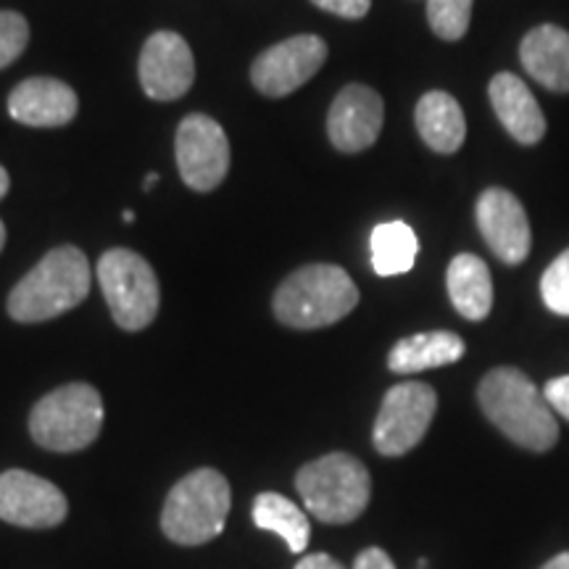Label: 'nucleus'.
Here are the masks:
<instances>
[{
  "label": "nucleus",
  "mask_w": 569,
  "mask_h": 569,
  "mask_svg": "<svg viewBox=\"0 0 569 569\" xmlns=\"http://www.w3.org/2000/svg\"><path fill=\"white\" fill-rule=\"evenodd\" d=\"M478 401L486 417L517 446L551 451L559 440V422L543 390L515 367H498L482 377Z\"/></svg>",
  "instance_id": "obj_1"
},
{
  "label": "nucleus",
  "mask_w": 569,
  "mask_h": 569,
  "mask_svg": "<svg viewBox=\"0 0 569 569\" xmlns=\"http://www.w3.org/2000/svg\"><path fill=\"white\" fill-rule=\"evenodd\" d=\"M90 261L80 248H53L11 290L9 315L24 325L48 322V319L67 315L77 303H82L90 293Z\"/></svg>",
  "instance_id": "obj_2"
},
{
  "label": "nucleus",
  "mask_w": 569,
  "mask_h": 569,
  "mask_svg": "<svg viewBox=\"0 0 569 569\" xmlns=\"http://www.w3.org/2000/svg\"><path fill=\"white\" fill-rule=\"evenodd\" d=\"M359 288L338 264H309L282 280L274 293V315L293 330H319L351 315Z\"/></svg>",
  "instance_id": "obj_3"
},
{
  "label": "nucleus",
  "mask_w": 569,
  "mask_h": 569,
  "mask_svg": "<svg viewBox=\"0 0 569 569\" xmlns=\"http://www.w3.org/2000/svg\"><path fill=\"white\" fill-rule=\"evenodd\" d=\"M230 482L217 469H196L169 490L161 530L172 543L203 546L224 530L230 515Z\"/></svg>",
  "instance_id": "obj_4"
},
{
  "label": "nucleus",
  "mask_w": 569,
  "mask_h": 569,
  "mask_svg": "<svg viewBox=\"0 0 569 569\" xmlns=\"http://www.w3.org/2000/svg\"><path fill=\"white\" fill-rule=\"evenodd\" d=\"M309 515L325 525H348L365 515L372 498V478L351 453H327L296 475Z\"/></svg>",
  "instance_id": "obj_5"
},
{
  "label": "nucleus",
  "mask_w": 569,
  "mask_h": 569,
  "mask_svg": "<svg viewBox=\"0 0 569 569\" xmlns=\"http://www.w3.org/2000/svg\"><path fill=\"white\" fill-rule=\"evenodd\" d=\"M103 398L88 382H69L42 396L30 415L34 443L56 453H74L101 436Z\"/></svg>",
  "instance_id": "obj_6"
},
{
  "label": "nucleus",
  "mask_w": 569,
  "mask_h": 569,
  "mask_svg": "<svg viewBox=\"0 0 569 569\" xmlns=\"http://www.w3.org/2000/svg\"><path fill=\"white\" fill-rule=\"evenodd\" d=\"M98 282L109 303L113 322L127 332H138L159 315L161 290L153 267L140 253L111 248L98 261Z\"/></svg>",
  "instance_id": "obj_7"
},
{
  "label": "nucleus",
  "mask_w": 569,
  "mask_h": 569,
  "mask_svg": "<svg viewBox=\"0 0 569 569\" xmlns=\"http://www.w3.org/2000/svg\"><path fill=\"white\" fill-rule=\"evenodd\" d=\"M438 411V393L427 382H401L382 398L375 422V448L382 457H403L422 443Z\"/></svg>",
  "instance_id": "obj_8"
},
{
  "label": "nucleus",
  "mask_w": 569,
  "mask_h": 569,
  "mask_svg": "<svg viewBox=\"0 0 569 569\" xmlns=\"http://www.w3.org/2000/svg\"><path fill=\"white\" fill-rule=\"evenodd\" d=\"M177 169L182 182L198 193H209L230 172V140L219 122L206 113H190L177 127Z\"/></svg>",
  "instance_id": "obj_9"
},
{
  "label": "nucleus",
  "mask_w": 569,
  "mask_h": 569,
  "mask_svg": "<svg viewBox=\"0 0 569 569\" xmlns=\"http://www.w3.org/2000/svg\"><path fill=\"white\" fill-rule=\"evenodd\" d=\"M327 61V42L317 34L296 38L267 48L251 67L253 88L269 98H282L303 88Z\"/></svg>",
  "instance_id": "obj_10"
},
{
  "label": "nucleus",
  "mask_w": 569,
  "mask_h": 569,
  "mask_svg": "<svg viewBox=\"0 0 569 569\" xmlns=\"http://www.w3.org/2000/svg\"><path fill=\"white\" fill-rule=\"evenodd\" d=\"M69 515L67 496L51 480L24 469L0 472V519L17 528L48 530Z\"/></svg>",
  "instance_id": "obj_11"
},
{
  "label": "nucleus",
  "mask_w": 569,
  "mask_h": 569,
  "mask_svg": "<svg viewBox=\"0 0 569 569\" xmlns=\"http://www.w3.org/2000/svg\"><path fill=\"white\" fill-rule=\"evenodd\" d=\"M140 84L153 101H177L193 88L196 59L182 34L161 30L146 40L140 53Z\"/></svg>",
  "instance_id": "obj_12"
},
{
  "label": "nucleus",
  "mask_w": 569,
  "mask_h": 569,
  "mask_svg": "<svg viewBox=\"0 0 569 569\" xmlns=\"http://www.w3.org/2000/svg\"><path fill=\"white\" fill-rule=\"evenodd\" d=\"M475 217H478L480 234L486 238L488 248L503 264L517 267L528 259L532 246L530 219L515 193L503 188H488L478 198Z\"/></svg>",
  "instance_id": "obj_13"
},
{
  "label": "nucleus",
  "mask_w": 569,
  "mask_h": 569,
  "mask_svg": "<svg viewBox=\"0 0 569 569\" xmlns=\"http://www.w3.org/2000/svg\"><path fill=\"white\" fill-rule=\"evenodd\" d=\"M382 119H386V106L380 92L367 84H346L327 113V134L338 151L359 153L380 138Z\"/></svg>",
  "instance_id": "obj_14"
},
{
  "label": "nucleus",
  "mask_w": 569,
  "mask_h": 569,
  "mask_svg": "<svg viewBox=\"0 0 569 569\" xmlns=\"http://www.w3.org/2000/svg\"><path fill=\"white\" fill-rule=\"evenodd\" d=\"M80 111V98L67 82L32 77L11 90L9 113L27 127H63Z\"/></svg>",
  "instance_id": "obj_15"
},
{
  "label": "nucleus",
  "mask_w": 569,
  "mask_h": 569,
  "mask_svg": "<svg viewBox=\"0 0 569 569\" xmlns=\"http://www.w3.org/2000/svg\"><path fill=\"white\" fill-rule=\"evenodd\" d=\"M488 96L498 122L503 124V130L517 142L536 146L538 140H543L549 124H546V117L540 111L536 96H532L528 84L519 80L517 74H511V71L496 74L488 84Z\"/></svg>",
  "instance_id": "obj_16"
},
{
  "label": "nucleus",
  "mask_w": 569,
  "mask_h": 569,
  "mask_svg": "<svg viewBox=\"0 0 569 569\" xmlns=\"http://www.w3.org/2000/svg\"><path fill=\"white\" fill-rule=\"evenodd\" d=\"M519 61L538 84L551 92H569V32L540 24L519 42Z\"/></svg>",
  "instance_id": "obj_17"
},
{
  "label": "nucleus",
  "mask_w": 569,
  "mask_h": 569,
  "mask_svg": "<svg viewBox=\"0 0 569 569\" xmlns=\"http://www.w3.org/2000/svg\"><path fill=\"white\" fill-rule=\"evenodd\" d=\"M417 130L436 153H457L465 146L467 119L459 101L443 90H430L419 98L415 111Z\"/></svg>",
  "instance_id": "obj_18"
},
{
  "label": "nucleus",
  "mask_w": 569,
  "mask_h": 569,
  "mask_svg": "<svg viewBox=\"0 0 569 569\" xmlns=\"http://www.w3.org/2000/svg\"><path fill=\"white\" fill-rule=\"evenodd\" d=\"M446 288L453 309L469 322H482L493 309V280L480 256L459 253L448 264Z\"/></svg>",
  "instance_id": "obj_19"
},
{
  "label": "nucleus",
  "mask_w": 569,
  "mask_h": 569,
  "mask_svg": "<svg viewBox=\"0 0 569 569\" xmlns=\"http://www.w3.org/2000/svg\"><path fill=\"white\" fill-rule=\"evenodd\" d=\"M465 351V340L457 332H419V336L398 340L388 356V367L396 375H415L425 372V369L457 365Z\"/></svg>",
  "instance_id": "obj_20"
},
{
  "label": "nucleus",
  "mask_w": 569,
  "mask_h": 569,
  "mask_svg": "<svg viewBox=\"0 0 569 569\" xmlns=\"http://www.w3.org/2000/svg\"><path fill=\"white\" fill-rule=\"evenodd\" d=\"M253 522L259 530H269L280 536L288 551L303 553L311 538L309 517L296 507L290 498L280 493H259L253 498Z\"/></svg>",
  "instance_id": "obj_21"
},
{
  "label": "nucleus",
  "mask_w": 569,
  "mask_h": 569,
  "mask_svg": "<svg viewBox=\"0 0 569 569\" xmlns=\"http://www.w3.org/2000/svg\"><path fill=\"white\" fill-rule=\"evenodd\" d=\"M369 251H372V269L380 277L407 274L419 253L417 232L407 222H382L372 230Z\"/></svg>",
  "instance_id": "obj_22"
},
{
  "label": "nucleus",
  "mask_w": 569,
  "mask_h": 569,
  "mask_svg": "<svg viewBox=\"0 0 569 569\" xmlns=\"http://www.w3.org/2000/svg\"><path fill=\"white\" fill-rule=\"evenodd\" d=\"M475 0H427V21L440 40H461L472 21Z\"/></svg>",
  "instance_id": "obj_23"
},
{
  "label": "nucleus",
  "mask_w": 569,
  "mask_h": 569,
  "mask_svg": "<svg viewBox=\"0 0 569 569\" xmlns=\"http://www.w3.org/2000/svg\"><path fill=\"white\" fill-rule=\"evenodd\" d=\"M540 298L553 315L569 317V248L559 253L540 277Z\"/></svg>",
  "instance_id": "obj_24"
},
{
  "label": "nucleus",
  "mask_w": 569,
  "mask_h": 569,
  "mask_svg": "<svg viewBox=\"0 0 569 569\" xmlns=\"http://www.w3.org/2000/svg\"><path fill=\"white\" fill-rule=\"evenodd\" d=\"M30 42V24L17 11H0V69H6L24 53Z\"/></svg>",
  "instance_id": "obj_25"
},
{
  "label": "nucleus",
  "mask_w": 569,
  "mask_h": 569,
  "mask_svg": "<svg viewBox=\"0 0 569 569\" xmlns=\"http://www.w3.org/2000/svg\"><path fill=\"white\" fill-rule=\"evenodd\" d=\"M311 3L327 13H336V17L365 19L369 13V6H372V0H311Z\"/></svg>",
  "instance_id": "obj_26"
},
{
  "label": "nucleus",
  "mask_w": 569,
  "mask_h": 569,
  "mask_svg": "<svg viewBox=\"0 0 569 569\" xmlns=\"http://www.w3.org/2000/svg\"><path fill=\"white\" fill-rule=\"evenodd\" d=\"M543 396L546 401H549V407L553 409V415L569 419V375L553 377V380L546 382Z\"/></svg>",
  "instance_id": "obj_27"
},
{
  "label": "nucleus",
  "mask_w": 569,
  "mask_h": 569,
  "mask_svg": "<svg viewBox=\"0 0 569 569\" xmlns=\"http://www.w3.org/2000/svg\"><path fill=\"white\" fill-rule=\"evenodd\" d=\"M353 569H396V565L386 551L377 549V546H369V549H365L356 557Z\"/></svg>",
  "instance_id": "obj_28"
},
{
  "label": "nucleus",
  "mask_w": 569,
  "mask_h": 569,
  "mask_svg": "<svg viewBox=\"0 0 569 569\" xmlns=\"http://www.w3.org/2000/svg\"><path fill=\"white\" fill-rule=\"evenodd\" d=\"M296 569H346V567L340 565L336 557H330V553H309V557L298 561Z\"/></svg>",
  "instance_id": "obj_29"
},
{
  "label": "nucleus",
  "mask_w": 569,
  "mask_h": 569,
  "mask_svg": "<svg viewBox=\"0 0 569 569\" xmlns=\"http://www.w3.org/2000/svg\"><path fill=\"white\" fill-rule=\"evenodd\" d=\"M540 569H569V551L557 553V557H553L551 561H546Z\"/></svg>",
  "instance_id": "obj_30"
},
{
  "label": "nucleus",
  "mask_w": 569,
  "mask_h": 569,
  "mask_svg": "<svg viewBox=\"0 0 569 569\" xmlns=\"http://www.w3.org/2000/svg\"><path fill=\"white\" fill-rule=\"evenodd\" d=\"M9 184H11V180H9V172H6V169L0 167V198H3L6 193H9Z\"/></svg>",
  "instance_id": "obj_31"
},
{
  "label": "nucleus",
  "mask_w": 569,
  "mask_h": 569,
  "mask_svg": "<svg viewBox=\"0 0 569 569\" xmlns=\"http://www.w3.org/2000/svg\"><path fill=\"white\" fill-rule=\"evenodd\" d=\"M156 182H159V174L151 172V174L146 177V182H142V190H153V184H156Z\"/></svg>",
  "instance_id": "obj_32"
},
{
  "label": "nucleus",
  "mask_w": 569,
  "mask_h": 569,
  "mask_svg": "<svg viewBox=\"0 0 569 569\" xmlns=\"http://www.w3.org/2000/svg\"><path fill=\"white\" fill-rule=\"evenodd\" d=\"M3 246H6V227L0 222V251H3Z\"/></svg>",
  "instance_id": "obj_33"
},
{
  "label": "nucleus",
  "mask_w": 569,
  "mask_h": 569,
  "mask_svg": "<svg viewBox=\"0 0 569 569\" xmlns=\"http://www.w3.org/2000/svg\"><path fill=\"white\" fill-rule=\"evenodd\" d=\"M124 222H127V224L134 222V211H124Z\"/></svg>",
  "instance_id": "obj_34"
}]
</instances>
